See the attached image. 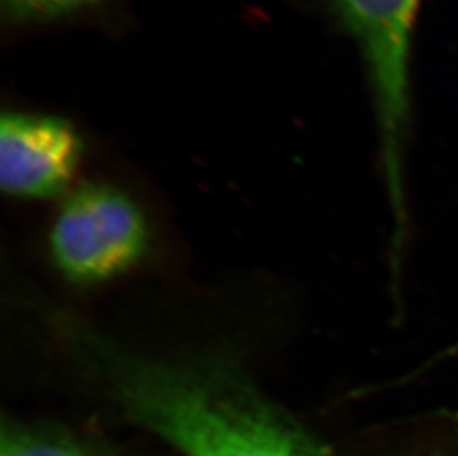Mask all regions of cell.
Masks as SVG:
<instances>
[{"mask_svg": "<svg viewBox=\"0 0 458 456\" xmlns=\"http://www.w3.org/2000/svg\"><path fill=\"white\" fill-rule=\"evenodd\" d=\"M78 342L122 413L182 456H328L227 359L159 362L92 334Z\"/></svg>", "mask_w": 458, "mask_h": 456, "instance_id": "obj_1", "label": "cell"}, {"mask_svg": "<svg viewBox=\"0 0 458 456\" xmlns=\"http://www.w3.org/2000/svg\"><path fill=\"white\" fill-rule=\"evenodd\" d=\"M423 0H325L362 58L380 137L381 165L401 228L411 123V52Z\"/></svg>", "mask_w": 458, "mask_h": 456, "instance_id": "obj_2", "label": "cell"}, {"mask_svg": "<svg viewBox=\"0 0 458 456\" xmlns=\"http://www.w3.org/2000/svg\"><path fill=\"white\" fill-rule=\"evenodd\" d=\"M146 241L143 216L130 198L106 185H87L61 207L51 246L70 279L97 282L134 264Z\"/></svg>", "mask_w": 458, "mask_h": 456, "instance_id": "obj_3", "label": "cell"}, {"mask_svg": "<svg viewBox=\"0 0 458 456\" xmlns=\"http://www.w3.org/2000/svg\"><path fill=\"white\" fill-rule=\"evenodd\" d=\"M82 139L70 122L31 113H4L0 122V184L20 198H51L72 182Z\"/></svg>", "mask_w": 458, "mask_h": 456, "instance_id": "obj_4", "label": "cell"}, {"mask_svg": "<svg viewBox=\"0 0 458 456\" xmlns=\"http://www.w3.org/2000/svg\"><path fill=\"white\" fill-rule=\"evenodd\" d=\"M2 456H113L107 449L81 435L49 426L4 419Z\"/></svg>", "mask_w": 458, "mask_h": 456, "instance_id": "obj_5", "label": "cell"}, {"mask_svg": "<svg viewBox=\"0 0 458 456\" xmlns=\"http://www.w3.org/2000/svg\"><path fill=\"white\" fill-rule=\"evenodd\" d=\"M103 0H0L2 20L11 26L47 24L96 6Z\"/></svg>", "mask_w": 458, "mask_h": 456, "instance_id": "obj_6", "label": "cell"}]
</instances>
